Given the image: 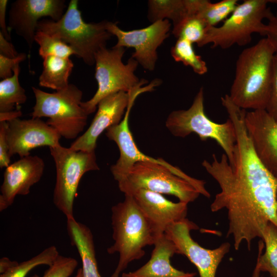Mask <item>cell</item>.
<instances>
[{
	"label": "cell",
	"mask_w": 277,
	"mask_h": 277,
	"mask_svg": "<svg viewBox=\"0 0 277 277\" xmlns=\"http://www.w3.org/2000/svg\"><path fill=\"white\" fill-rule=\"evenodd\" d=\"M221 103L234 126L236 141L231 163L225 153L220 159L212 154L211 161L202 163L220 188L210 210L226 209L227 236L232 238L236 250L243 242L250 250L252 241L262 239L268 223L277 226V177L255 152L245 125L246 110L233 104L227 95L221 97Z\"/></svg>",
	"instance_id": "cell-1"
},
{
	"label": "cell",
	"mask_w": 277,
	"mask_h": 277,
	"mask_svg": "<svg viewBox=\"0 0 277 277\" xmlns=\"http://www.w3.org/2000/svg\"><path fill=\"white\" fill-rule=\"evenodd\" d=\"M275 54L266 37L242 51L236 60L228 94L233 104L244 110L266 109L271 90Z\"/></svg>",
	"instance_id": "cell-2"
},
{
	"label": "cell",
	"mask_w": 277,
	"mask_h": 277,
	"mask_svg": "<svg viewBox=\"0 0 277 277\" xmlns=\"http://www.w3.org/2000/svg\"><path fill=\"white\" fill-rule=\"evenodd\" d=\"M111 225L114 243L108 254H119L117 265L111 277H120L133 261L145 254L144 248L154 245L157 238L153 227L133 197L125 195L122 202L111 208Z\"/></svg>",
	"instance_id": "cell-3"
},
{
	"label": "cell",
	"mask_w": 277,
	"mask_h": 277,
	"mask_svg": "<svg viewBox=\"0 0 277 277\" xmlns=\"http://www.w3.org/2000/svg\"><path fill=\"white\" fill-rule=\"evenodd\" d=\"M117 182L124 194L144 189L173 195L187 204L194 202L206 191L204 181L189 176L177 167L153 162H136Z\"/></svg>",
	"instance_id": "cell-4"
},
{
	"label": "cell",
	"mask_w": 277,
	"mask_h": 277,
	"mask_svg": "<svg viewBox=\"0 0 277 277\" xmlns=\"http://www.w3.org/2000/svg\"><path fill=\"white\" fill-rule=\"evenodd\" d=\"M107 21L87 23L78 8V1L71 0L68 8L57 21H39L37 31H42L62 41L88 65L95 64V54L106 44L112 35L106 29Z\"/></svg>",
	"instance_id": "cell-5"
},
{
	"label": "cell",
	"mask_w": 277,
	"mask_h": 277,
	"mask_svg": "<svg viewBox=\"0 0 277 277\" xmlns=\"http://www.w3.org/2000/svg\"><path fill=\"white\" fill-rule=\"evenodd\" d=\"M32 89L35 98L32 118L48 117L47 124L61 137L76 139L86 126L88 116L81 106L82 91L73 84L54 93Z\"/></svg>",
	"instance_id": "cell-6"
},
{
	"label": "cell",
	"mask_w": 277,
	"mask_h": 277,
	"mask_svg": "<svg viewBox=\"0 0 277 277\" xmlns=\"http://www.w3.org/2000/svg\"><path fill=\"white\" fill-rule=\"evenodd\" d=\"M269 3L274 0H245L238 4L232 13L220 26L208 27L205 36L199 46L226 49L236 45L245 46L250 43L253 33L263 36L266 24L272 15Z\"/></svg>",
	"instance_id": "cell-7"
},
{
	"label": "cell",
	"mask_w": 277,
	"mask_h": 277,
	"mask_svg": "<svg viewBox=\"0 0 277 277\" xmlns=\"http://www.w3.org/2000/svg\"><path fill=\"white\" fill-rule=\"evenodd\" d=\"M166 127L175 136L184 138L193 133L202 141L214 140L224 151L229 163L232 162L236 141L234 126L229 118L223 123H217L206 115L203 88L200 89L188 109L175 110L169 114Z\"/></svg>",
	"instance_id": "cell-8"
},
{
	"label": "cell",
	"mask_w": 277,
	"mask_h": 277,
	"mask_svg": "<svg viewBox=\"0 0 277 277\" xmlns=\"http://www.w3.org/2000/svg\"><path fill=\"white\" fill-rule=\"evenodd\" d=\"M125 52L123 47H113L111 49L104 47L95 54V78L97 90L90 100L81 103L88 115L96 110L98 103L106 96L119 91L129 92L148 82L145 79L140 80L135 74L138 63L134 58L131 57L126 64L123 62Z\"/></svg>",
	"instance_id": "cell-9"
},
{
	"label": "cell",
	"mask_w": 277,
	"mask_h": 277,
	"mask_svg": "<svg viewBox=\"0 0 277 277\" xmlns=\"http://www.w3.org/2000/svg\"><path fill=\"white\" fill-rule=\"evenodd\" d=\"M49 149L56 168L53 203L67 219L73 217L74 200L82 176L100 170L95 151H75L61 145Z\"/></svg>",
	"instance_id": "cell-10"
},
{
	"label": "cell",
	"mask_w": 277,
	"mask_h": 277,
	"mask_svg": "<svg viewBox=\"0 0 277 277\" xmlns=\"http://www.w3.org/2000/svg\"><path fill=\"white\" fill-rule=\"evenodd\" d=\"M198 226L187 218L169 226L165 235L174 244L176 254L185 256L197 268L200 277H215L217 268L230 251V244L224 242L213 249L204 248L190 235Z\"/></svg>",
	"instance_id": "cell-11"
},
{
	"label": "cell",
	"mask_w": 277,
	"mask_h": 277,
	"mask_svg": "<svg viewBox=\"0 0 277 277\" xmlns=\"http://www.w3.org/2000/svg\"><path fill=\"white\" fill-rule=\"evenodd\" d=\"M171 23L168 19L159 20L140 29L125 31L117 22H107L106 29L117 38L114 47L133 48L131 57L145 69L153 71L157 60V49L168 37Z\"/></svg>",
	"instance_id": "cell-12"
},
{
	"label": "cell",
	"mask_w": 277,
	"mask_h": 277,
	"mask_svg": "<svg viewBox=\"0 0 277 277\" xmlns=\"http://www.w3.org/2000/svg\"><path fill=\"white\" fill-rule=\"evenodd\" d=\"M64 0H17L11 4L9 12L8 31L14 30L31 49L39 19L49 16L58 21L66 8Z\"/></svg>",
	"instance_id": "cell-13"
},
{
	"label": "cell",
	"mask_w": 277,
	"mask_h": 277,
	"mask_svg": "<svg viewBox=\"0 0 277 277\" xmlns=\"http://www.w3.org/2000/svg\"><path fill=\"white\" fill-rule=\"evenodd\" d=\"M6 134L10 157L17 154L22 158L29 155L33 149L61 145L58 132L39 118L9 121Z\"/></svg>",
	"instance_id": "cell-14"
},
{
	"label": "cell",
	"mask_w": 277,
	"mask_h": 277,
	"mask_svg": "<svg viewBox=\"0 0 277 277\" xmlns=\"http://www.w3.org/2000/svg\"><path fill=\"white\" fill-rule=\"evenodd\" d=\"M144 92V90L141 88L133 90L123 120L119 124L111 126L106 130L107 137L116 144L120 150L118 159L110 168L112 174L117 182L124 177L132 166L138 162H153L170 167L173 166L163 159H154L143 154L135 143L129 127V117L136 98Z\"/></svg>",
	"instance_id": "cell-15"
},
{
	"label": "cell",
	"mask_w": 277,
	"mask_h": 277,
	"mask_svg": "<svg viewBox=\"0 0 277 277\" xmlns=\"http://www.w3.org/2000/svg\"><path fill=\"white\" fill-rule=\"evenodd\" d=\"M131 96V91H119L102 99L97 104V112L90 126L71 144L70 148L75 151H94L99 136L123 120Z\"/></svg>",
	"instance_id": "cell-16"
},
{
	"label": "cell",
	"mask_w": 277,
	"mask_h": 277,
	"mask_svg": "<svg viewBox=\"0 0 277 277\" xmlns=\"http://www.w3.org/2000/svg\"><path fill=\"white\" fill-rule=\"evenodd\" d=\"M44 160L37 155L21 158L6 168L1 187L0 211L11 206L16 195H26L42 178Z\"/></svg>",
	"instance_id": "cell-17"
},
{
	"label": "cell",
	"mask_w": 277,
	"mask_h": 277,
	"mask_svg": "<svg viewBox=\"0 0 277 277\" xmlns=\"http://www.w3.org/2000/svg\"><path fill=\"white\" fill-rule=\"evenodd\" d=\"M245 125L258 158L277 177V122L261 109L246 112Z\"/></svg>",
	"instance_id": "cell-18"
},
{
	"label": "cell",
	"mask_w": 277,
	"mask_h": 277,
	"mask_svg": "<svg viewBox=\"0 0 277 277\" xmlns=\"http://www.w3.org/2000/svg\"><path fill=\"white\" fill-rule=\"evenodd\" d=\"M128 195L133 197L157 237L164 234L169 226L186 218L188 204L186 203H174L161 193L144 189H136Z\"/></svg>",
	"instance_id": "cell-19"
},
{
	"label": "cell",
	"mask_w": 277,
	"mask_h": 277,
	"mask_svg": "<svg viewBox=\"0 0 277 277\" xmlns=\"http://www.w3.org/2000/svg\"><path fill=\"white\" fill-rule=\"evenodd\" d=\"M149 260L138 269L123 272L122 277H194V272H186L174 268L170 262L176 254L173 243L164 234L157 237Z\"/></svg>",
	"instance_id": "cell-20"
},
{
	"label": "cell",
	"mask_w": 277,
	"mask_h": 277,
	"mask_svg": "<svg viewBox=\"0 0 277 277\" xmlns=\"http://www.w3.org/2000/svg\"><path fill=\"white\" fill-rule=\"evenodd\" d=\"M67 229L71 245L76 248L81 257L83 277H102L98 269L91 230L76 221L74 217L67 219Z\"/></svg>",
	"instance_id": "cell-21"
},
{
	"label": "cell",
	"mask_w": 277,
	"mask_h": 277,
	"mask_svg": "<svg viewBox=\"0 0 277 277\" xmlns=\"http://www.w3.org/2000/svg\"><path fill=\"white\" fill-rule=\"evenodd\" d=\"M43 71L39 85L60 91L69 85V77L74 65L69 58L50 56L43 58Z\"/></svg>",
	"instance_id": "cell-22"
},
{
	"label": "cell",
	"mask_w": 277,
	"mask_h": 277,
	"mask_svg": "<svg viewBox=\"0 0 277 277\" xmlns=\"http://www.w3.org/2000/svg\"><path fill=\"white\" fill-rule=\"evenodd\" d=\"M189 12L206 24L207 27H215L224 21L235 9L237 0H222L212 3L208 0H187Z\"/></svg>",
	"instance_id": "cell-23"
},
{
	"label": "cell",
	"mask_w": 277,
	"mask_h": 277,
	"mask_svg": "<svg viewBox=\"0 0 277 277\" xmlns=\"http://www.w3.org/2000/svg\"><path fill=\"white\" fill-rule=\"evenodd\" d=\"M260 242L254 270L260 273L267 272L271 277H277V226L268 223Z\"/></svg>",
	"instance_id": "cell-24"
},
{
	"label": "cell",
	"mask_w": 277,
	"mask_h": 277,
	"mask_svg": "<svg viewBox=\"0 0 277 277\" xmlns=\"http://www.w3.org/2000/svg\"><path fill=\"white\" fill-rule=\"evenodd\" d=\"M190 15L187 0H150L148 1V18L152 23L170 19L173 27Z\"/></svg>",
	"instance_id": "cell-25"
},
{
	"label": "cell",
	"mask_w": 277,
	"mask_h": 277,
	"mask_svg": "<svg viewBox=\"0 0 277 277\" xmlns=\"http://www.w3.org/2000/svg\"><path fill=\"white\" fill-rule=\"evenodd\" d=\"M19 66L13 70L12 76L4 79L0 82V112L20 110V105L27 99L24 89L21 86L18 76Z\"/></svg>",
	"instance_id": "cell-26"
},
{
	"label": "cell",
	"mask_w": 277,
	"mask_h": 277,
	"mask_svg": "<svg viewBox=\"0 0 277 277\" xmlns=\"http://www.w3.org/2000/svg\"><path fill=\"white\" fill-rule=\"evenodd\" d=\"M192 44L184 38H177L171 49V56L176 62L191 67L195 73L203 75L208 70L206 63L195 53Z\"/></svg>",
	"instance_id": "cell-27"
},
{
	"label": "cell",
	"mask_w": 277,
	"mask_h": 277,
	"mask_svg": "<svg viewBox=\"0 0 277 277\" xmlns=\"http://www.w3.org/2000/svg\"><path fill=\"white\" fill-rule=\"evenodd\" d=\"M60 255L55 246H50L32 258L18 263L15 266L5 273L0 277H25L34 268L42 265L49 267L52 265Z\"/></svg>",
	"instance_id": "cell-28"
},
{
	"label": "cell",
	"mask_w": 277,
	"mask_h": 277,
	"mask_svg": "<svg viewBox=\"0 0 277 277\" xmlns=\"http://www.w3.org/2000/svg\"><path fill=\"white\" fill-rule=\"evenodd\" d=\"M208 27L199 17L190 14L177 25L173 27L172 33L177 38H184L198 47L204 38Z\"/></svg>",
	"instance_id": "cell-29"
},
{
	"label": "cell",
	"mask_w": 277,
	"mask_h": 277,
	"mask_svg": "<svg viewBox=\"0 0 277 277\" xmlns=\"http://www.w3.org/2000/svg\"><path fill=\"white\" fill-rule=\"evenodd\" d=\"M34 42L39 46L38 53L43 59L50 56L69 58L75 55L74 51L65 43L42 31H36Z\"/></svg>",
	"instance_id": "cell-30"
},
{
	"label": "cell",
	"mask_w": 277,
	"mask_h": 277,
	"mask_svg": "<svg viewBox=\"0 0 277 277\" xmlns=\"http://www.w3.org/2000/svg\"><path fill=\"white\" fill-rule=\"evenodd\" d=\"M77 265L78 262L75 259L59 255L42 277H70ZM31 277L41 276L35 274Z\"/></svg>",
	"instance_id": "cell-31"
},
{
	"label": "cell",
	"mask_w": 277,
	"mask_h": 277,
	"mask_svg": "<svg viewBox=\"0 0 277 277\" xmlns=\"http://www.w3.org/2000/svg\"><path fill=\"white\" fill-rule=\"evenodd\" d=\"M24 53H20L14 58H8L0 55V77L3 80L13 76L14 69L26 58Z\"/></svg>",
	"instance_id": "cell-32"
},
{
	"label": "cell",
	"mask_w": 277,
	"mask_h": 277,
	"mask_svg": "<svg viewBox=\"0 0 277 277\" xmlns=\"http://www.w3.org/2000/svg\"><path fill=\"white\" fill-rule=\"evenodd\" d=\"M265 110L277 122V54H275L273 59L271 90Z\"/></svg>",
	"instance_id": "cell-33"
},
{
	"label": "cell",
	"mask_w": 277,
	"mask_h": 277,
	"mask_svg": "<svg viewBox=\"0 0 277 277\" xmlns=\"http://www.w3.org/2000/svg\"><path fill=\"white\" fill-rule=\"evenodd\" d=\"M7 122H0V168L7 167L10 164L9 145L7 142L6 129Z\"/></svg>",
	"instance_id": "cell-34"
},
{
	"label": "cell",
	"mask_w": 277,
	"mask_h": 277,
	"mask_svg": "<svg viewBox=\"0 0 277 277\" xmlns=\"http://www.w3.org/2000/svg\"><path fill=\"white\" fill-rule=\"evenodd\" d=\"M266 24L263 36H265L271 43L277 54V13L268 19Z\"/></svg>",
	"instance_id": "cell-35"
},
{
	"label": "cell",
	"mask_w": 277,
	"mask_h": 277,
	"mask_svg": "<svg viewBox=\"0 0 277 277\" xmlns=\"http://www.w3.org/2000/svg\"><path fill=\"white\" fill-rule=\"evenodd\" d=\"M18 54L11 43L0 33V55L8 58H14Z\"/></svg>",
	"instance_id": "cell-36"
},
{
	"label": "cell",
	"mask_w": 277,
	"mask_h": 277,
	"mask_svg": "<svg viewBox=\"0 0 277 277\" xmlns=\"http://www.w3.org/2000/svg\"><path fill=\"white\" fill-rule=\"evenodd\" d=\"M7 3V0L0 1V27L1 29L0 33L3 35L7 41H10L11 36L8 32V27L6 26V14Z\"/></svg>",
	"instance_id": "cell-37"
},
{
	"label": "cell",
	"mask_w": 277,
	"mask_h": 277,
	"mask_svg": "<svg viewBox=\"0 0 277 277\" xmlns=\"http://www.w3.org/2000/svg\"><path fill=\"white\" fill-rule=\"evenodd\" d=\"M22 115L20 110H16L7 112H0V122H8L11 120L18 118Z\"/></svg>",
	"instance_id": "cell-38"
},
{
	"label": "cell",
	"mask_w": 277,
	"mask_h": 277,
	"mask_svg": "<svg viewBox=\"0 0 277 277\" xmlns=\"http://www.w3.org/2000/svg\"><path fill=\"white\" fill-rule=\"evenodd\" d=\"M18 264L17 261H11L7 257L0 259V273L3 274Z\"/></svg>",
	"instance_id": "cell-39"
},
{
	"label": "cell",
	"mask_w": 277,
	"mask_h": 277,
	"mask_svg": "<svg viewBox=\"0 0 277 277\" xmlns=\"http://www.w3.org/2000/svg\"><path fill=\"white\" fill-rule=\"evenodd\" d=\"M75 277H83L82 268L78 269Z\"/></svg>",
	"instance_id": "cell-40"
},
{
	"label": "cell",
	"mask_w": 277,
	"mask_h": 277,
	"mask_svg": "<svg viewBox=\"0 0 277 277\" xmlns=\"http://www.w3.org/2000/svg\"><path fill=\"white\" fill-rule=\"evenodd\" d=\"M260 272L256 271L255 270H253L252 277H260Z\"/></svg>",
	"instance_id": "cell-41"
}]
</instances>
